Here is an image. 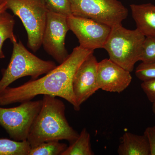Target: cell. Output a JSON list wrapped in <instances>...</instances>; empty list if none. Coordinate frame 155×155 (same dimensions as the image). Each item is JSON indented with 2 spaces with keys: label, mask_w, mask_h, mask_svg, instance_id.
<instances>
[{
  "label": "cell",
  "mask_w": 155,
  "mask_h": 155,
  "mask_svg": "<svg viewBox=\"0 0 155 155\" xmlns=\"http://www.w3.org/2000/svg\"><path fill=\"white\" fill-rule=\"evenodd\" d=\"M5 2V0H0V5H2L3 3Z\"/></svg>",
  "instance_id": "25"
},
{
  "label": "cell",
  "mask_w": 155,
  "mask_h": 155,
  "mask_svg": "<svg viewBox=\"0 0 155 155\" xmlns=\"http://www.w3.org/2000/svg\"><path fill=\"white\" fill-rule=\"evenodd\" d=\"M48 11L66 17L72 15L69 0H44Z\"/></svg>",
  "instance_id": "18"
},
{
  "label": "cell",
  "mask_w": 155,
  "mask_h": 155,
  "mask_svg": "<svg viewBox=\"0 0 155 155\" xmlns=\"http://www.w3.org/2000/svg\"><path fill=\"white\" fill-rule=\"evenodd\" d=\"M135 75L142 81L155 78V61L141 63L136 69Z\"/></svg>",
  "instance_id": "20"
},
{
  "label": "cell",
  "mask_w": 155,
  "mask_h": 155,
  "mask_svg": "<svg viewBox=\"0 0 155 155\" xmlns=\"http://www.w3.org/2000/svg\"><path fill=\"white\" fill-rule=\"evenodd\" d=\"M42 100L28 101L17 107H0V125L16 141L27 140L31 127L40 111Z\"/></svg>",
  "instance_id": "7"
},
{
  "label": "cell",
  "mask_w": 155,
  "mask_h": 155,
  "mask_svg": "<svg viewBox=\"0 0 155 155\" xmlns=\"http://www.w3.org/2000/svg\"><path fill=\"white\" fill-rule=\"evenodd\" d=\"M117 149L119 155H150L148 140L145 134L125 132Z\"/></svg>",
  "instance_id": "13"
},
{
  "label": "cell",
  "mask_w": 155,
  "mask_h": 155,
  "mask_svg": "<svg viewBox=\"0 0 155 155\" xmlns=\"http://www.w3.org/2000/svg\"><path fill=\"white\" fill-rule=\"evenodd\" d=\"M40 111L34 120L27 140L31 148L45 142L66 140L71 143L79 134L67 121L66 106L57 97L43 95Z\"/></svg>",
  "instance_id": "2"
},
{
  "label": "cell",
  "mask_w": 155,
  "mask_h": 155,
  "mask_svg": "<svg viewBox=\"0 0 155 155\" xmlns=\"http://www.w3.org/2000/svg\"><path fill=\"white\" fill-rule=\"evenodd\" d=\"M15 20L13 16L5 11L0 13V59L5 58L2 51L4 43L6 40L11 41L16 38L14 34Z\"/></svg>",
  "instance_id": "16"
},
{
  "label": "cell",
  "mask_w": 155,
  "mask_h": 155,
  "mask_svg": "<svg viewBox=\"0 0 155 155\" xmlns=\"http://www.w3.org/2000/svg\"><path fill=\"white\" fill-rule=\"evenodd\" d=\"M145 36L137 29L129 30L122 24L112 27L104 48L109 59L131 72L134 65L140 61Z\"/></svg>",
  "instance_id": "4"
},
{
  "label": "cell",
  "mask_w": 155,
  "mask_h": 155,
  "mask_svg": "<svg viewBox=\"0 0 155 155\" xmlns=\"http://www.w3.org/2000/svg\"><path fill=\"white\" fill-rule=\"evenodd\" d=\"M11 41L13 52L8 67L2 70L0 94L19 78L28 76L35 80L57 67L54 62L42 60L31 53L16 38Z\"/></svg>",
  "instance_id": "3"
},
{
  "label": "cell",
  "mask_w": 155,
  "mask_h": 155,
  "mask_svg": "<svg viewBox=\"0 0 155 155\" xmlns=\"http://www.w3.org/2000/svg\"><path fill=\"white\" fill-rule=\"evenodd\" d=\"M67 17L48 11L42 45L48 54L59 64L69 54L65 47V39L69 30Z\"/></svg>",
  "instance_id": "8"
},
{
  "label": "cell",
  "mask_w": 155,
  "mask_h": 155,
  "mask_svg": "<svg viewBox=\"0 0 155 155\" xmlns=\"http://www.w3.org/2000/svg\"><path fill=\"white\" fill-rule=\"evenodd\" d=\"M72 14L88 18L111 28L122 24L128 10L118 0H69Z\"/></svg>",
  "instance_id": "6"
},
{
  "label": "cell",
  "mask_w": 155,
  "mask_h": 155,
  "mask_svg": "<svg viewBox=\"0 0 155 155\" xmlns=\"http://www.w3.org/2000/svg\"><path fill=\"white\" fill-rule=\"evenodd\" d=\"M31 147L27 140L0 138V155H28Z\"/></svg>",
  "instance_id": "15"
},
{
  "label": "cell",
  "mask_w": 155,
  "mask_h": 155,
  "mask_svg": "<svg viewBox=\"0 0 155 155\" xmlns=\"http://www.w3.org/2000/svg\"><path fill=\"white\" fill-rule=\"evenodd\" d=\"M94 53L82 62L75 72L72 89L78 107L99 89L97 82L98 62Z\"/></svg>",
  "instance_id": "10"
},
{
  "label": "cell",
  "mask_w": 155,
  "mask_h": 155,
  "mask_svg": "<svg viewBox=\"0 0 155 155\" xmlns=\"http://www.w3.org/2000/svg\"><path fill=\"white\" fill-rule=\"evenodd\" d=\"M130 8L137 28L145 37L155 36V5L132 4Z\"/></svg>",
  "instance_id": "12"
},
{
  "label": "cell",
  "mask_w": 155,
  "mask_h": 155,
  "mask_svg": "<svg viewBox=\"0 0 155 155\" xmlns=\"http://www.w3.org/2000/svg\"><path fill=\"white\" fill-rule=\"evenodd\" d=\"M67 147L59 140L45 142L31 148L28 155H61Z\"/></svg>",
  "instance_id": "17"
},
{
  "label": "cell",
  "mask_w": 155,
  "mask_h": 155,
  "mask_svg": "<svg viewBox=\"0 0 155 155\" xmlns=\"http://www.w3.org/2000/svg\"><path fill=\"white\" fill-rule=\"evenodd\" d=\"M143 134L148 140L150 155H155V126L147 127Z\"/></svg>",
  "instance_id": "22"
},
{
  "label": "cell",
  "mask_w": 155,
  "mask_h": 155,
  "mask_svg": "<svg viewBox=\"0 0 155 155\" xmlns=\"http://www.w3.org/2000/svg\"><path fill=\"white\" fill-rule=\"evenodd\" d=\"M140 61L143 63L155 61V36L145 37L142 48Z\"/></svg>",
  "instance_id": "19"
},
{
  "label": "cell",
  "mask_w": 155,
  "mask_h": 155,
  "mask_svg": "<svg viewBox=\"0 0 155 155\" xmlns=\"http://www.w3.org/2000/svg\"><path fill=\"white\" fill-rule=\"evenodd\" d=\"M67 19L69 30L77 37L79 46L93 51L104 48L111 27L93 19L73 15L67 17Z\"/></svg>",
  "instance_id": "9"
},
{
  "label": "cell",
  "mask_w": 155,
  "mask_h": 155,
  "mask_svg": "<svg viewBox=\"0 0 155 155\" xmlns=\"http://www.w3.org/2000/svg\"><path fill=\"white\" fill-rule=\"evenodd\" d=\"M93 50L76 47L67 59L43 77L28 81L20 86L8 87L0 94V106L31 101L39 95H51L66 100L75 111L80 110L75 101L72 82L81 64Z\"/></svg>",
  "instance_id": "1"
},
{
  "label": "cell",
  "mask_w": 155,
  "mask_h": 155,
  "mask_svg": "<svg viewBox=\"0 0 155 155\" xmlns=\"http://www.w3.org/2000/svg\"><path fill=\"white\" fill-rule=\"evenodd\" d=\"M152 110L155 116V102L152 103Z\"/></svg>",
  "instance_id": "24"
},
{
  "label": "cell",
  "mask_w": 155,
  "mask_h": 155,
  "mask_svg": "<svg viewBox=\"0 0 155 155\" xmlns=\"http://www.w3.org/2000/svg\"><path fill=\"white\" fill-rule=\"evenodd\" d=\"M10 9L22 21L27 32L28 47L34 52L42 45L48 11L44 0H5Z\"/></svg>",
  "instance_id": "5"
},
{
  "label": "cell",
  "mask_w": 155,
  "mask_h": 155,
  "mask_svg": "<svg viewBox=\"0 0 155 155\" xmlns=\"http://www.w3.org/2000/svg\"><path fill=\"white\" fill-rule=\"evenodd\" d=\"M7 9H8V8L6 2L0 5V13L7 11Z\"/></svg>",
  "instance_id": "23"
},
{
  "label": "cell",
  "mask_w": 155,
  "mask_h": 155,
  "mask_svg": "<svg viewBox=\"0 0 155 155\" xmlns=\"http://www.w3.org/2000/svg\"><path fill=\"white\" fill-rule=\"evenodd\" d=\"M91 149V135L86 128H84L75 140L70 143L69 147L61 155H93Z\"/></svg>",
  "instance_id": "14"
},
{
  "label": "cell",
  "mask_w": 155,
  "mask_h": 155,
  "mask_svg": "<svg viewBox=\"0 0 155 155\" xmlns=\"http://www.w3.org/2000/svg\"><path fill=\"white\" fill-rule=\"evenodd\" d=\"M131 81L130 72L110 59L98 62L97 82L99 89L120 93L129 86Z\"/></svg>",
  "instance_id": "11"
},
{
  "label": "cell",
  "mask_w": 155,
  "mask_h": 155,
  "mask_svg": "<svg viewBox=\"0 0 155 155\" xmlns=\"http://www.w3.org/2000/svg\"><path fill=\"white\" fill-rule=\"evenodd\" d=\"M141 87L150 102H155V78L142 81Z\"/></svg>",
  "instance_id": "21"
}]
</instances>
